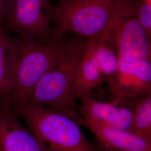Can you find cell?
<instances>
[{
  "label": "cell",
  "instance_id": "cell-1",
  "mask_svg": "<svg viewBox=\"0 0 151 151\" xmlns=\"http://www.w3.org/2000/svg\"><path fill=\"white\" fill-rule=\"evenodd\" d=\"M135 0H60L51 11L52 37L62 38L68 32L87 39L97 37L108 32L119 17L135 16Z\"/></svg>",
  "mask_w": 151,
  "mask_h": 151
},
{
  "label": "cell",
  "instance_id": "cell-2",
  "mask_svg": "<svg viewBox=\"0 0 151 151\" xmlns=\"http://www.w3.org/2000/svg\"><path fill=\"white\" fill-rule=\"evenodd\" d=\"M14 40L17 57L11 105L15 110L26 103L34 87L64 54L70 41L64 37L46 39L18 37Z\"/></svg>",
  "mask_w": 151,
  "mask_h": 151
},
{
  "label": "cell",
  "instance_id": "cell-3",
  "mask_svg": "<svg viewBox=\"0 0 151 151\" xmlns=\"http://www.w3.org/2000/svg\"><path fill=\"white\" fill-rule=\"evenodd\" d=\"M45 151H95L77 122L58 110L25 103L14 110Z\"/></svg>",
  "mask_w": 151,
  "mask_h": 151
},
{
  "label": "cell",
  "instance_id": "cell-4",
  "mask_svg": "<svg viewBox=\"0 0 151 151\" xmlns=\"http://www.w3.org/2000/svg\"><path fill=\"white\" fill-rule=\"evenodd\" d=\"M86 41L77 38L70 40L64 54L38 81L25 103L58 110L79 120L73 87L76 65Z\"/></svg>",
  "mask_w": 151,
  "mask_h": 151
},
{
  "label": "cell",
  "instance_id": "cell-5",
  "mask_svg": "<svg viewBox=\"0 0 151 151\" xmlns=\"http://www.w3.org/2000/svg\"><path fill=\"white\" fill-rule=\"evenodd\" d=\"M50 0H13L3 22L18 37H52Z\"/></svg>",
  "mask_w": 151,
  "mask_h": 151
},
{
  "label": "cell",
  "instance_id": "cell-6",
  "mask_svg": "<svg viewBox=\"0 0 151 151\" xmlns=\"http://www.w3.org/2000/svg\"><path fill=\"white\" fill-rule=\"evenodd\" d=\"M105 34L120 58L131 62L151 61V40L134 15L119 17Z\"/></svg>",
  "mask_w": 151,
  "mask_h": 151
},
{
  "label": "cell",
  "instance_id": "cell-7",
  "mask_svg": "<svg viewBox=\"0 0 151 151\" xmlns=\"http://www.w3.org/2000/svg\"><path fill=\"white\" fill-rule=\"evenodd\" d=\"M119 58L118 70L106 78L111 96L127 103L151 91V61L131 62Z\"/></svg>",
  "mask_w": 151,
  "mask_h": 151
},
{
  "label": "cell",
  "instance_id": "cell-8",
  "mask_svg": "<svg viewBox=\"0 0 151 151\" xmlns=\"http://www.w3.org/2000/svg\"><path fill=\"white\" fill-rule=\"evenodd\" d=\"M0 151H45L10 105L0 104Z\"/></svg>",
  "mask_w": 151,
  "mask_h": 151
},
{
  "label": "cell",
  "instance_id": "cell-9",
  "mask_svg": "<svg viewBox=\"0 0 151 151\" xmlns=\"http://www.w3.org/2000/svg\"><path fill=\"white\" fill-rule=\"evenodd\" d=\"M79 100L78 109L83 120L131 132L133 120L131 108L99 101L90 95Z\"/></svg>",
  "mask_w": 151,
  "mask_h": 151
},
{
  "label": "cell",
  "instance_id": "cell-10",
  "mask_svg": "<svg viewBox=\"0 0 151 151\" xmlns=\"http://www.w3.org/2000/svg\"><path fill=\"white\" fill-rule=\"evenodd\" d=\"M87 127L96 136L107 151H151V140L126 130L85 121Z\"/></svg>",
  "mask_w": 151,
  "mask_h": 151
},
{
  "label": "cell",
  "instance_id": "cell-11",
  "mask_svg": "<svg viewBox=\"0 0 151 151\" xmlns=\"http://www.w3.org/2000/svg\"><path fill=\"white\" fill-rule=\"evenodd\" d=\"M103 80L104 76L95 56V38H88L76 65L73 87L76 99L79 100L90 95Z\"/></svg>",
  "mask_w": 151,
  "mask_h": 151
},
{
  "label": "cell",
  "instance_id": "cell-12",
  "mask_svg": "<svg viewBox=\"0 0 151 151\" xmlns=\"http://www.w3.org/2000/svg\"><path fill=\"white\" fill-rule=\"evenodd\" d=\"M16 57L17 49L14 38L10 37L0 22V104L11 105Z\"/></svg>",
  "mask_w": 151,
  "mask_h": 151
},
{
  "label": "cell",
  "instance_id": "cell-13",
  "mask_svg": "<svg viewBox=\"0 0 151 151\" xmlns=\"http://www.w3.org/2000/svg\"><path fill=\"white\" fill-rule=\"evenodd\" d=\"M133 114L131 132L151 140V91L128 101Z\"/></svg>",
  "mask_w": 151,
  "mask_h": 151
},
{
  "label": "cell",
  "instance_id": "cell-14",
  "mask_svg": "<svg viewBox=\"0 0 151 151\" xmlns=\"http://www.w3.org/2000/svg\"><path fill=\"white\" fill-rule=\"evenodd\" d=\"M95 38V56L103 76L106 78L117 71L119 58L110 42L101 37Z\"/></svg>",
  "mask_w": 151,
  "mask_h": 151
},
{
  "label": "cell",
  "instance_id": "cell-15",
  "mask_svg": "<svg viewBox=\"0 0 151 151\" xmlns=\"http://www.w3.org/2000/svg\"><path fill=\"white\" fill-rule=\"evenodd\" d=\"M135 16L151 40V0H135Z\"/></svg>",
  "mask_w": 151,
  "mask_h": 151
},
{
  "label": "cell",
  "instance_id": "cell-16",
  "mask_svg": "<svg viewBox=\"0 0 151 151\" xmlns=\"http://www.w3.org/2000/svg\"><path fill=\"white\" fill-rule=\"evenodd\" d=\"M13 0H0V22L3 24Z\"/></svg>",
  "mask_w": 151,
  "mask_h": 151
},
{
  "label": "cell",
  "instance_id": "cell-17",
  "mask_svg": "<svg viewBox=\"0 0 151 151\" xmlns=\"http://www.w3.org/2000/svg\"><path fill=\"white\" fill-rule=\"evenodd\" d=\"M93 1H96V2H111L115 0H90Z\"/></svg>",
  "mask_w": 151,
  "mask_h": 151
}]
</instances>
